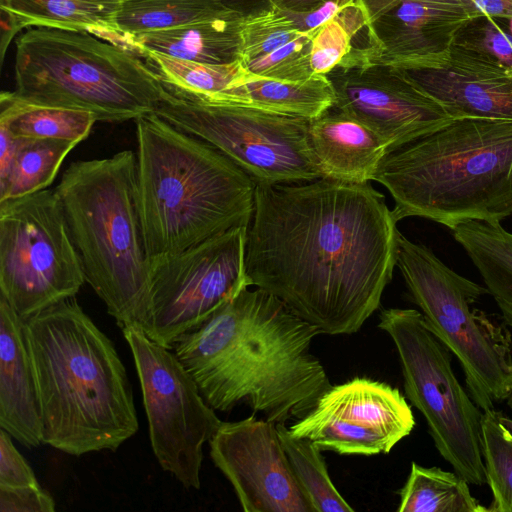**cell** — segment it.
Returning <instances> with one entry per match:
<instances>
[{"instance_id": "cell-1", "label": "cell", "mask_w": 512, "mask_h": 512, "mask_svg": "<svg viewBox=\"0 0 512 512\" xmlns=\"http://www.w3.org/2000/svg\"><path fill=\"white\" fill-rule=\"evenodd\" d=\"M392 210L369 183L329 178L256 185L246 272L319 334L360 330L397 262Z\"/></svg>"}, {"instance_id": "cell-2", "label": "cell", "mask_w": 512, "mask_h": 512, "mask_svg": "<svg viewBox=\"0 0 512 512\" xmlns=\"http://www.w3.org/2000/svg\"><path fill=\"white\" fill-rule=\"evenodd\" d=\"M248 288L180 338L174 352L215 411L245 404L275 424L297 421L332 386L311 352L319 332L270 292Z\"/></svg>"}, {"instance_id": "cell-3", "label": "cell", "mask_w": 512, "mask_h": 512, "mask_svg": "<svg viewBox=\"0 0 512 512\" xmlns=\"http://www.w3.org/2000/svg\"><path fill=\"white\" fill-rule=\"evenodd\" d=\"M24 325L44 444L81 456L114 451L137 433L125 366L75 297L25 319Z\"/></svg>"}, {"instance_id": "cell-4", "label": "cell", "mask_w": 512, "mask_h": 512, "mask_svg": "<svg viewBox=\"0 0 512 512\" xmlns=\"http://www.w3.org/2000/svg\"><path fill=\"white\" fill-rule=\"evenodd\" d=\"M135 121L139 206L150 261L249 226L257 184L248 174L155 112Z\"/></svg>"}, {"instance_id": "cell-5", "label": "cell", "mask_w": 512, "mask_h": 512, "mask_svg": "<svg viewBox=\"0 0 512 512\" xmlns=\"http://www.w3.org/2000/svg\"><path fill=\"white\" fill-rule=\"evenodd\" d=\"M373 181L391 194L397 222H500L512 215V120L453 118L388 152Z\"/></svg>"}, {"instance_id": "cell-6", "label": "cell", "mask_w": 512, "mask_h": 512, "mask_svg": "<svg viewBox=\"0 0 512 512\" xmlns=\"http://www.w3.org/2000/svg\"><path fill=\"white\" fill-rule=\"evenodd\" d=\"M85 281L122 329L140 326L151 264L139 206L137 156L124 150L72 162L55 189Z\"/></svg>"}, {"instance_id": "cell-7", "label": "cell", "mask_w": 512, "mask_h": 512, "mask_svg": "<svg viewBox=\"0 0 512 512\" xmlns=\"http://www.w3.org/2000/svg\"><path fill=\"white\" fill-rule=\"evenodd\" d=\"M18 97L123 122L154 113L166 88L134 51L86 31L29 28L16 42Z\"/></svg>"}, {"instance_id": "cell-8", "label": "cell", "mask_w": 512, "mask_h": 512, "mask_svg": "<svg viewBox=\"0 0 512 512\" xmlns=\"http://www.w3.org/2000/svg\"><path fill=\"white\" fill-rule=\"evenodd\" d=\"M396 266L429 329L459 361L472 400L495 409L512 393V337L503 320L474 307L488 289L401 233Z\"/></svg>"}, {"instance_id": "cell-9", "label": "cell", "mask_w": 512, "mask_h": 512, "mask_svg": "<svg viewBox=\"0 0 512 512\" xmlns=\"http://www.w3.org/2000/svg\"><path fill=\"white\" fill-rule=\"evenodd\" d=\"M378 327L397 349L405 395L424 417L440 456L469 484H485L483 411L457 379L451 351L416 309H383Z\"/></svg>"}, {"instance_id": "cell-10", "label": "cell", "mask_w": 512, "mask_h": 512, "mask_svg": "<svg viewBox=\"0 0 512 512\" xmlns=\"http://www.w3.org/2000/svg\"><path fill=\"white\" fill-rule=\"evenodd\" d=\"M84 282L55 190L0 201V296L23 320L75 297Z\"/></svg>"}, {"instance_id": "cell-11", "label": "cell", "mask_w": 512, "mask_h": 512, "mask_svg": "<svg viewBox=\"0 0 512 512\" xmlns=\"http://www.w3.org/2000/svg\"><path fill=\"white\" fill-rule=\"evenodd\" d=\"M155 113L179 130L214 146L257 185L323 178L311 148L309 119L239 105L187 100L167 89Z\"/></svg>"}, {"instance_id": "cell-12", "label": "cell", "mask_w": 512, "mask_h": 512, "mask_svg": "<svg viewBox=\"0 0 512 512\" xmlns=\"http://www.w3.org/2000/svg\"><path fill=\"white\" fill-rule=\"evenodd\" d=\"M248 226L214 235L180 253L151 260L148 306L139 326L173 349L219 308L250 287L246 272Z\"/></svg>"}, {"instance_id": "cell-13", "label": "cell", "mask_w": 512, "mask_h": 512, "mask_svg": "<svg viewBox=\"0 0 512 512\" xmlns=\"http://www.w3.org/2000/svg\"><path fill=\"white\" fill-rule=\"evenodd\" d=\"M122 332L138 374L153 453L185 488L199 489L203 447L222 421L172 349L137 325Z\"/></svg>"}, {"instance_id": "cell-14", "label": "cell", "mask_w": 512, "mask_h": 512, "mask_svg": "<svg viewBox=\"0 0 512 512\" xmlns=\"http://www.w3.org/2000/svg\"><path fill=\"white\" fill-rule=\"evenodd\" d=\"M414 427L411 405L399 389L356 377L331 386L289 431L323 451L373 456L388 454Z\"/></svg>"}, {"instance_id": "cell-15", "label": "cell", "mask_w": 512, "mask_h": 512, "mask_svg": "<svg viewBox=\"0 0 512 512\" xmlns=\"http://www.w3.org/2000/svg\"><path fill=\"white\" fill-rule=\"evenodd\" d=\"M209 446L214 465L232 485L244 512H315L275 423L254 415L222 422Z\"/></svg>"}, {"instance_id": "cell-16", "label": "cell", "mask_w": 512, "mask_h": 512, "mask_svg": "<svg viewBox=\"0 0 512 512\" xmlns=\"http://www.w3.org/2000/svg\"><path fill=\"white\" fill-rule=\"evenodd\" d=\"M334 106L373 131L388 152L452 118L403 70L383 64L336 68L328 74Z\"/></svg>"}, {"instance_id": "cell-17", "label": "cell", "mask_w": 512, "mask_h": 512, "mask_svg": "<svg viewBox=\"0 0 512 512\" xmlns=\"http://www.w3.org/2000/svg\"><path fill=\"white\" fill-rule=\"evenodd\" d=\"M392 67L403 70L452 119L512 120V69L480 50L452 42L441 53Z\"/></svg>"}, {"instance_id": "cell-18", "label": "cell", "mask_w": 512, "mask_h": 512, "mask_svg": "<svg viewBox=\"0 0 512 512\" xmlns=\"http://www.w3.org/2000/svg\"><path fill=\"white\" fill-rule=\"evenodd\" d=\"M362 1L379 45L372 64L393 66L441 53L466 23L481 16L471 0Z\"/></svg>"}, {"instance_id": "cell-19", "label": "cell", "mask_w": 512, "mask_h": 512, "mask_svg": "<svg viewBox=\"0 0 512 512\" xmlns=\"http://www.w3.org/2000/svg\"><path fill=\"white\" fill-rule=\"evenodd\" d=\"M0 426L22 445L42 444L40 401L24 320L0 296Z\"/></svg>"}, {"instance_id": "cell-20", "label": "cell", "mask_w": 512, "mask_h": 512, "mask_svg": "<svg viewBox=\"0 0 512 512\" xmlns=\"http://www.w3.org/2000/svg\"><path fill=\"white\" fill-rule=\"evenodd\" d=\"M311 148L323 178L365 184L388 153L370 129L335 106L309 124Z\"/></svg>"}, {"instance_id": "cell-21", "label": "cell", "mask_w": 512, "mask_h": 512, "mask_svg": "<svg viewBox=\"0 0 512 512\" xmlns=\"http://www.w3.org/2000/svg\"><path fill=\"white\" fill-rule=\"evenodd\" d=\"M1 58L25 28L86 31L125 48L116 16L122 0H0ZM127 49V48H126Z\"/></svg>"}, {"instance_id": "cell-22", "label": "cell", "mask_w": 512, "mask_h": 512, "mask_svg": "<svg viewBox=\"0 0 512 512\" xmlns=\"http://www.w3.org/2000/svg\"><path fill=\"white\" fill-rule=\"evenodd\" d=\"M245 12L227 7L216 15L187 25L133 37L135 53L154 51L169 57L207 64L240 59V30Z\"/></svg>"}, {"instance_id": "cell-23", "label": "cell", "mask_w": 512, "mask_h": 512, "mask_svg": "<svg viewBox=\"0 0 512 512\" xmlns=\"http://www.w3.org/2000/svg\"><path fill=\"white\" fill-rule=\"evenodd\" d=\"M335 99V90L328 75L314 74L303 81L288 82L250 74L216 103L245 106L311 120L334 107Z\"/></svg>"}, {"instance_id": "cell-24", "label": "cell", "mask_w": 512, "mask_h": 512, "mask_svg": "<svg viewBox=\"0 0 512 512\" xmlns=\"http://www.w3.org/2000/svg\"><path fill=\"white\" fill-rule=\"evenodd\" d=\"M452 234L480 273L502 320L512 327V233L500 222L473 220L458 225Z\"/></svg>"}, {"instance_id": "cell-25", "label": "cell", "mask_w": 512, "mask_h": 512, "mask_svg": "<svg viewBox=\"0 0 512 512\" xmlns=\"http://www.w3.org/2000/svg\"><path fill=\"white\" fill-rule=\"evenodd\" d=\"M138 55L170 93L187 100L216 103L251 74L241 59L226 64H207L147 50Z\"/></svg>"}, {"instance_id": "cell-26", "label": "cell", "mask_w": 512, "mask_h": 512, "mask_svg": "<svg viewBox=\"0 0 512 512\" xmlns=\"http://www.w3.org/2000/svg\"><path fill=\"white\" fill-rule=\"evenodd\" d=\"M97 121L84 110L33 103L13 91L0 95V125L16 138L84 140Z\"/></svg>"}, {"instance_id": "cell-27", "label": "cell", "mask_w": 512, "mask_h": 512, "mask_svg": "<svg viewBox=\"0 0 512 512\" xmlns=\"http://www.w3.org/2000/svg\"><path fill=\"white\" fill-rule=\"evenodd\" d=\"M399 496V512H488L458 473L415 462Z\"/></svg>"}, {"instance_id": "cell-28", "label": "cell", "mask_w": 512, "mask_h": 512, "mask_svg": "<svg viewBox=\"0 0 512 512\" xmlns=\"http://www.w3.org/2000/svg\"><path fill=\"white\" fill-rule=\"evenodd\" d=\"M369 35L376 37L363 1L353 0L343 6L313 36L310 54L313 73L328 75L335 68L357 65L356 42L361 36Z\"/></svg>"}, {"instance_id": "cell-29", "label": "cell", "mask_w": 512, "mask_h": 512, "mask_svg": "<svg viewBox=\"0 0 512 512\" xmlns=\"http://www.w3.org/2000/svg\"><path fill=\"white\" fill-rule=\"evenodd\" d=\"M227 7L224 0H122L116 24L130 50L135 36L200 21Z\"/></svg>"}, {"instance_id": "cell-30", "label": "cell", "mask_w": 512, "mask_h": 512, "mask_svg": "<svg viewBox=\"0 0 512 512\" xmlns=\"http://www.w3.org/2000/svg\"><path fill=\"white\" fill-rule=\"evenodd\" d=\"M18 139L9 174L0 183V201L47 189L66 156L77 145L61 139Z\"/></svg>"}, {"instance_id": "cell-31", "label": "cell", "mask_w": 512, "mask_h": 512, "mask_svg": "<svg viewBox=\"0 0 512 512\" xmlns=\"http://www.w3.org/2000/svg\"><path fill=\"white\" fill-rule=\"evenodd\" d=\"M292 471L315 512H353L333 484L323 450L313 441L294 437L285 424H276Z\"/></svg>"}, {"instance_id": "cell-32", "label": "cell", "mask_w": 512, "mask_h": 512, "mask_svg": "<svg viewBox=\"0 0 512 512\" xmlns=\"http://www.w3.org/2000/svg\"><path fill=\"white\" fill-rule=\"evenodd\" d=\"M481 452L492 493L488 512H512V434L495 409L482 413Z\"/></svg>"}, {"instance_id": "cell-33", "label": "cell", "mask_w": 512, "mask_h": 512, "mask_svg": "<svg viewBox=\"0 0 512 512\" xmlns=\"http://www.w3.org/2000/svg\"><path fill=\"white\" fill-rule=\"evenodd\" d=\"M302 34L276 5L245 13L240 30V59L247 63L277 50Z\"/></svg>"}, {"instance_id": "cell-34", "label": "cell", "mask_w": 512, "mask_h": 512, "mask_svg": "<svg viewBox=\"0 0 512 512\" xmlns=\"http://www.w3.org/2000/svg\"><path fill=\"white\" fill-rule=\"evenodd\" d=\"M316 31L305 32L294 41L264 56L245 63L248 71L256 77L298 82L314 75L310 54Z\"/></svg>"}, {"instance_id": "cell-35", "label": "cell", "mask_w": 512, "mask_h": 512, "mask_svg": "<svg viewBox=\"0 0 512 512\" xmlns=\"http://www.w3.org/2000/svg\"><path fill=\"white\" fill-rule=\"evenodd\" d=\"M453 42L480 50L512 69V18L476 17L456 33Z\"/></svg>"}, {"instance_id": "cell-36", "label": "cell", "mask_w": 512, "mask_h": 512, "mask_svg": "<svg viewBox=\"0 0 512 512\" xmlns=\"http://www.w3.org/2000/svg\"><path fill=\"white\" fill-rule=\"evenodd\" d=\"M12 436L0 430V486L28 487L40 486L35 474L25 458L17 450Z\"/></svg>"}, {"instance_id": "cell-37", "label": "cell", "mask_w": 512, "mask_h": 512, "mask_svg": "<svg viewBox=\"0 0 512 512\" xmlns=\"http://www.w3.org/2000/svg\"><path fill=\"white\" fill-rule=\"evenodd\" d=\"M53 498L40 486H0V512H54Z\"/></svg>"}, {"instance_id": "cell-38", "label": "cell", "mask_w": 512, "mask_h": 512, "mask_svg": "<svg viewBox=\"0 0 512 512\" xmlns=\"http://www.w3.org/2000/svg\"><path fill=\"white\" fill-rule=\"evenodd\" d=\"M351 1L353 0H324L302 10L280 8L294 22L295 26L304 33L318 30Z\"/></svg>"}, {"instance_id": "cell-39", "label": "cell", "mask_w": 512, "mask_h": 512, "mask_svg": "<svg viewBox=\"0 0 512 512\" xmlns=\"http://www.w3.org/2000/svg\"><path fill=\"white\" fill-rule=\"evenodd\" d=\"M19 139L3 125H0V183L3 182L10 171Z\"/></svg>"}, {"instance_id": "cell-40", "label": "cell", "mask_w": 512, "mask_h": 512, "mask_svg": "<svg viewBox=\"0 0 512 512\" xmlns=\"http://www.w3.org/2000/svg\"><path fill=\"white\" fill-rule=\"evenodd\" d=\"M481 16L512 18V0H471Z\"/></svg>"}, {"instance_id": "cell-41", "label": "cell", "mask_w": 512, "mask_h": 512, "mask_svg": "<svg viewBox=\"0 0 512 512\" xmlns=\"http://www.w3.org/2000/svg\"><path fill=\"white\" fill-rule=\"evenodd\" d=\"M324 0H271L269 5H277L294 10H302L316 5Z\"/></svg>"}, {"instance_id": "cell-42", "label": "cell", "mask_w": 512, "mask_h": 512, "mask_svg": "<svg viewBox=\"0 0 512 512\" xmlns=\"http://www.w3.org/2000/svg\"><path fill=\"white\" fill-rule=\"evenodd\" d=\"M508 407L512 411V393L509 395V397L506 399ZM499 416L502 421V423L508 428L510 433L512 434V418L507 417L502 412L499 411Z\"/></svg>"}, {"instance_id": "cell-43", "label": "cell", "mask_w": 512, "mask_h": 512, "mask_svg": "<svg viewBox=\"0 0 512 512\" xmlns=\"http://www.w3.org/2000/svg\"><path fill=\"white\" fill-rule=\"evenodd\" d=\"M236 1L237 0H224L225 4L231 8H235L236 9ZM268 1V5L270 3L271 0H267Z\"/></svg>"}]
</instances>
